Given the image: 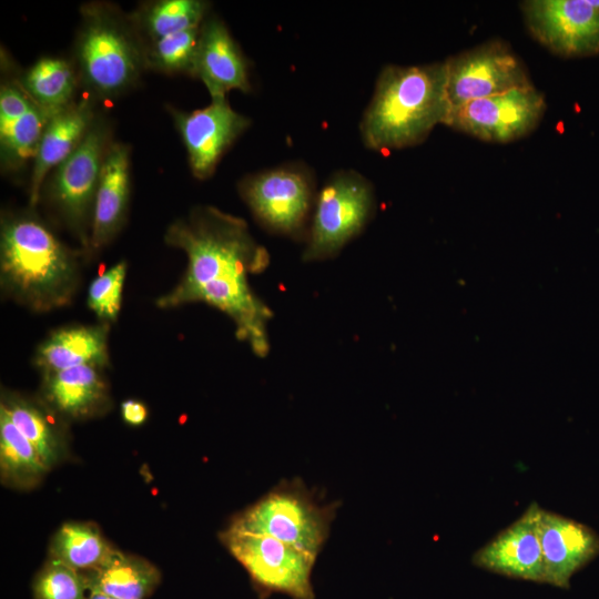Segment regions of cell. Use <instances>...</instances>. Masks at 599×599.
<instances>
[{"instance_id": "cell-9", "label": "cell", "mask_w": 599, "mask_h": 599, "mask_svg": "<svg viewBox=\"0 0 599 599\" xmlns=\"http://www.w3.org/2000/svg\"><path fill=\"white\" fill-rule=\"evenodd\" d=\"M111 131L102 119H94L78 148L54 170L50 199L67 226L84 247L90 245L94 197Z\"/></svg>"}, {"instance_id": "cell-1", "label": "cell", "mask_w": 599, "mask_h": 599, "mask_svg": "<svg viewBox=\"0 0 599 599\" xmlns=\"http://www.w3.org/2000/svg\"><path fill=\"white\" fill-rule=\"evenodd\" d=\"M167 245L182 250L187 265L180 282L156 300L160 308L207 304L231 318L236 337L258 357L270 352L271 308L255 294L250 275L263 272L270 254L247 223L220 209L201 205L165 231Z\"/></svg>"}, {"instance_id": "cell-29", "label": "cell", "mask_w": 599, "mask_h": 599, "mask_svg": "<svg viewBox=\"0 0 599 599\" xmlns=\"http://www.w3.org/2000/svg\"><path fill=\"white\" fill-rule=\"evenodd\" d=\"M83 572L49 558L32 581L33 599H87Z\"/></svg>"}, {"instance_id": "cell-21", "label": "cell", "mask_w": 599, "mask_h": 599, "mask_svg": "<svg viewBox=\"0 0 599 599\" xmlns=\"http://www.w3.org/2000/svg\"><path fill=\"white\" fill-rule=\"evenodd\" d=\"M106 323L64 327L40 344L34 363L42 375L63 369L109 364Z\"/></svg>"}, {"instance_id": "cell-13", "label": "cell", "mask_w": 599, "mask_h": 599, "mask_svg": "<svg viewBox=\"0 0 599 599\" xmlns=\"http://www.w3.org/2000/svg\"><path fill=\"white\" fill-rule=\"evenodd\" d=\"M175 126L186 149L192 174L210 177L221 158L250 126L251 120L235 111L226 97L191 112L171 110Z\"/></svg>"}, {"instance_id": "cell-33", "label": "cell", "mask_w": 599, "mask_h": 599, "mask_svg": "<svg viewBox=\"0 0 599 599\" xmlns=\"http://www.w3.org/2000/svg\"><path fill=\"white\" fill-rule=\"evenodd\" d=\"M590 4L599 9V0H588Z\"/></svg>"}, {"instance_id": "cell-19", "label": "cell", "mask_w": 599, "mask_h": 599, "mask_svg": "<svg viewBox=\"0 0 599 599\" xmlns=\"http://www.w3.org/2000/svg\"><path fill=\"white\" fill-rule=\"evenodd\" d=\"M101 367L82 365L43 375L47 405L60 416L85 419L109 406V388Z\"/></svg>"}, {"instance_id": "cell-6", "label": "cell", "mask_w": 599, "mask_h": 599, "mask_svg": "<svg viewBox=\"0 0 599 599\" xmlns=\"http://www.w3.org/2000/svg\"><path fill=\"white\" fill-rule=\"evenodd\" d=\"M374 212V189L364 175L353 170L332 174L316 195L303 261L335 257L365 229Z\"/></svg>"}, {"instance_id": "cell-20", "label": "cell", "mask_w": 599, "mask_h": 599, "mask_svg": "<svg viewBox=\"0 0 599 599\" xmlns=\"http://www.w3.org/2000/svg\"><path fill=\"white\" fill-rule=\"evenodd\" d=\"M94 119L92 104L87 100L72 102L50 119L33 159L29 189L31 205L38 202L48 173L78 148Z\"/></svg>"}, {"instance_id": "cell-16", "label": "cell", "mask_w": 599, "mask_h": 599, "mask_svg": "<svg viewBox=\"0 0 599 599\" xmlns=\"http://www.w3.org/2000/svg\"><path fill=\"white\" fill-rule=\"evenodd\" d=\"M192 75L204 83L211 99L226 97L232 90H251L247 61L216 17L205 18L201 26Z\"/></svg>"}, {"instance_id": "cell-3", "label": "cell", "mask_w": 599, "mask_h": 599, "mask_svg": "<svg viewBox=\"0 0 599 599\" xmlns=\"http://www.w3.org/2000/svg\"><path fill=\"white\" fill-rule=\"evenodd\" d=\"M79 258L39 219L14 214L1 220L2 290L34 312L70 304L79 284Z\"/></svg>"}, {"instance_id": "cell-17", "label": "cell", "mask_w": 599, "mask_h": 599, "mask_svg": "<svg viewBox=\"0 0 599 599\" xmlns=\"http://www.w3.org/2000/svg\"><path fill=\"white\" fill-rule=\"evenodd\" d=\"M54 114L37 104L20 82L0 89V151L4 170H17L34 159L42 134Z\"/></svg>"}, {"instance_id": "cell-24", "label": "cell", "mask_w": 599, "mask_h": 599, "mask_svg": "<svg viewBox=\"0 0 599 599\" xmlns=\"http://www.w3.org/2000/svg\"><path fill=\"white\" fill-rule=\"evenodd\" d=\"M113 550L98 526L84 521L63 524L53 535L49 546L51 559L80 572L98 568Z\"/></svg>"}, {"instance_id": "cell-23", "label": "cell", "mask_w": 599, "mask_h": 599, "mask_svg": "<svg viewBox=\"0 0 599 599\" xmlns=\"http://www.w3.org/2000/svg\"><path fill=\"white\" fill-rule=\"evenodd\" d=\"M88 589L116 599H146L161 581L149 560L116 549L98 568L83 572Z\"/></svg>"}, {"instance_id": "cell-14", "label": "cell", "mask_w": 599, "mask_h": 599, "mask_svg": "<svg viewBox=\"0 0 599 599\" xmlns=\"http://www.w3.org/2000/svg\"><path fill=\"white\" fill-rule=\"evenodd\" d=\"M540 511L539 505L530 504L517 520L475 552L473 562L496 573L544 582Z\"/></svg>"}, {"instance_id": "cell-31", "label": "cell", "mask_w": 599, "mask_h": 599, "mask_svg": "<svg viewBox=\"0 0 599 599\" xmlns=\"http://www.w3.org/2000/svg\"><path fill=\"white\" fill-rule=\"evenodd\" d=\"M121 415L126 424L140 426L148 418V409L140 400L126 399L121 405Z\"/></svg>"}, {"instance_id": "cell-18", "label": "cell", "mask_w": 599, "mask_h": 599, "mask_svg": "<svg viewBox=\"0 0 599 599\" xmlns=\"http://www.w3.org/2000/svg\"><path fill=\"white\" fill-rule=\"evenodd\" d=\"M130 197V148L112 142L94 197L89 248L104 247L122 227Z\"/></svg>"}, {"instance_id": "cell-30", "label": "cell", "mask_w": 599, "mask_h": 599, "mask_svg": "<svg viewBox=\"0 0 599 599\" xmlns=\"http://www.w3.org/2000/svg\"><path fill=\"white\" fill-rule=\"evenodd\" d=\"M126 268L124 261L116 263L95 277L88 288V306L103 323L118 318Z\"/></svg>"}, {"instance_id": "cell-8", "label": "cell", "mask_w": 599, "mask_h": 599, "mask_svg": "<svg viewBox=\"0 0 599 599\" xmlns=\"http://www.w3.org/2000/svg\"><path fill=\"white\" fill-rule=\"evenodd\" d=\"M220 539L263 590L314 599L311 577L317 557L267 534L231 524Z\"/></svg>"}, {"instance_id": "cell-28", "label": "cell", "mask_w": 599, "mask_h": 599, "mask_svg": "<svg viewBox=\"0 0 599 599\" xmlns=\"http://www.w3.org/2000/svg\"><path fill=\"white\" fill-rule=\"evenodd\" d=\"M201 26L150 42L145 47L146 65L164 73L192 75Z\"/></svg>"}, {"instance_id": "cell-26", "label": "cell", "mask_w": 599, "mask_h": 599, "mask_svg": "<svg viewBox=\"0 0 599 599\" xmlns=\"http://www.w3.org/2000/svg\"><path fill=\"white\" fill-rule=\"evenodd\" d=\"M19 82L37 104L52 114L74 102L77 74L64 59H39Z\"/></svg>"}, {"instance_id": "cell-10", "label": "cell", "mask_w": 599, "mask_h": 599, "mask_svg": "<svg viewBox=\"0 0 599 599\" xmlns=\"http://www.w3.org/2000/svg\"><path fill=\"white\" fill-rule=\"evenodd\" d=\"M449 110L467 102L532 87L527 68L504 41L493 40L445 60Z\"/></svg>"}, {"instance_id": "cell-22", "label": "cell", "mask_w": 599, "mask_h": 599, "mask_svg": "<svg viewBox=\"0 0 599 599\" xmlns=\"http://www.w3.org/2000/svg\"><path fill=\"white\" fill-rule=\"evenodd\" d=\"M0 407L34 446L49 469L65 458L68 451L65 433L47 404L6 392L2 394Z\"/></svg>"}, {"instance_id": "cell-12", "label": "cell", "mask_w": 599, "mask_h": 599, "mask_svg": "<svg viewBox=\"0 0 599 599\" xmlns=\"http://www.w3.org/2000/svg\"><path fill=\"white\" fill-rule=\"evenodd\" d=\"M520 8L530 34L551 52L599 54V9L588 0H527Z\"/></svg>"}, {"instance_id": "cell-2", "label": "cell", "mask_w": 599, "mask_h": 599, "mask_svg": "<svg viewBox=\"0 0 599 599\" xmlns=\"http://www.w3.org/2000/svg\"><path fill=\"white\" fill-rule=\"evenodd\" d=\"M449 112L445 61L382 69L365 109L359 133L373 151H394L423 143Z\"/></svg>"}, {"instance_id": "cell-15", "label": "cell", "mask_w": 599, "mask_h": 599, "mask_svg": "<svg viewBox=\"0 0 599 599\" xmlns=\"http://www.w3.org/2000/svg\"><path fill=\"white\" fill-rule=\"evenodd\" d=\"M539 538L545 581L567 588L575 572L599 555V535L585 524L541 508Z\"/></svg>"}, {"instance_id": "cell-27", "label": "cell", "mask_w": 599, "mask_h": 599, "mask_svg": "<svg viewBox=\"0 0 599 599\" xmlns=\"http://www.w3.org/2000/svg\"><path fill=\"white\" fill-rule=\"evenodd\" d=\"M209 3L202 0H161L142 6L130 16L138 32L150 42L200 27L206 18Z\"/></svg>"}, {"instance_id": "cell-25", "label": "cell", "mask_w": 599, "mask_h": 599, "mask_svg": "<svg viewBox=\"0 0 599 599\" xmlns=\"http://www.w3.org/2000/svg\"><path fill=\"white\" fill-rule=\"evenodd\" d=\"M49 467L34 446L0 407V471L6 484L31 488L40 483Z\"/></svg>"}, {"instance_id": "cell-11", "label": "cell", "mask_w": 599, "mask_h": 599, "mask_svg": "<svg viewBox=\"0 0 599 599\" xmlns=\"http://www.w3.org/2000/svg\"><path fill=\"white\" fill-rule=\"evenodd\" d=\"M546 109L545 95L532 85L453 108L444 125L485 142L509 143L531 133Z\"/></svg>"}, {"instance_id": "cell-32", "label": "cell", "mask_w": 599, "mask_h": 599, "mask_svg": "<svg viewBox=\"0 0 599 599\" xmlns=\"http://www.w3.org/2000/svg\"><path fill=\"white\" fill-rule=\"evenodd\" d=\"M87 599H116L102 592L89 589Z\"/></svg>"}, {"instance_id": "cell-7", "label": "cell", "mask_w": 599, "mask_h": 599, "mask_svg": "<svg viewBox=\"0 0 599 599\" xmlns=\"http://www.w3.org/2000/svg\"><path fill=\"white\" fill-rule=\"evenodd\" d=\"M238 191L265 230L295 240L306 237L317 195L307 166L291 163L247 175Z\"/></svg>"}, {"instance_id": "cell-5", "label": "cell", "mask_w": 599, "mask_h": 599, "mask_svg": "<svg viewBox=\"0 0 599 599\" xmlns=\"http://www.w3.org/2000/svg\"><path fill=\"white\" fill-rule=\"evenodd\" d=\"M336 505L321 504L300 479L283 480L236 515L231 525L263 532L315 557L323 549Z\"/></svg>"}, {"instance_id": "cell-4", "label": "cell", "mask_w": 599, "mask_h": 599, "mask_svg": "<svg viewBox=\"0 0 599 599\" xmlns=\"http://www.w3.org/2000/svg\"><path fill=\"white\" fill-rule=\"evenodd\" d=\"M77 62L82 83L98 98H114L146 68L145 47L130 17L106 3L81 8Z\"/></svg>"}]
</instances>
